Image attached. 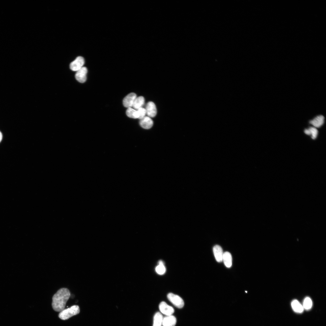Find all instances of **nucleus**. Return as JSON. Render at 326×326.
Instances as JSON below:
<instances>
[{"label": "nucleus", "instance_id": "1", "mask_svg": "<svg viewBox=\"0 0 326 326\" xmlns=\"http://www.w3.org/2000/svg\"><path fill=\"white\" fill-rule=\"evenodd\" d=\"M70 296V292L67 288L59 289L52 298V305L53 310L57 312H61L64 310Z\"/></svg>", "mask_w": 326, "mask_h": 326}, {"label": "nucleus", "instance_id": "2", "mask_svg": "<svg viewBox=\"0 0 326 326\" xmlns=\"http://www.w3.org/2000/svg\"><path fill=\"white\" fill-rule=\"evenodd\" d=\"M80 312L78 306L74 305L69 308L64 309L59 313L58 316L62 320H67L72 317L78 314Z\"/></svg>", "mask_w": 326, "mask_h": 326}, {"label": "nucleus", "instance_id": "3", "mask_svg": "<svg viewBox=\"0 0 326 326\" xmlns=\"http://www.w3.org/2000/svg\"><path fill=\"white\" fill-rule=\"evenodd\" d=\"M168 299L176 307L181 308L184 305V301L179 296L171 293L167 295Z\"/></svg>", "mask_w": 326, "mask_h": 326}, {"label": "nucleus", "instance_id": "4", "mask_svg": "<svg viewBox=\"0 0 326 326\" xmlns=\"http://www.w3.org/2000/svg\"><path fill=\"white\" fill-rule=\"evenodd\" d=\"M84 63L85 60L84 58L79 56L71 63L70 68L72 71H77L83 67Z\"/></svg>", "mask_w": 326, "mask_h": 326}, {"label": "nucleus", "instance_id": "5", "mask_svg": "<svg viewBox=\"0 0 326 326\" xmlns=\"http://www.w3.org/2000/svg\"><path fill=\"white\" fill-rule=\"evenodd\" d=\"M76 72L75 75L76 79L80 83L85 82L87 79V74L88 72L87 68L83 67Z\"/></svg>", "mask_w": 326, "mask_h": 326}, {"label": "nucleus", "instance_id": "6", "mask_svg": "<svg viewBox=\"0 0 326 326\" xmlns=\"http://www.w3.org/2000/svg\"><path fill=\"white\" fill-rule=\"evenodd\" d=\"M136 97V94L134 93H131L127 94L123 100V104L124 107L127 108L132 107Z\"/></svg>", "mask_w": 326, "mask_h": 326}, {"label": "nucleus", "instance_id": "7", "mask_svg": "<svg viewBox=\"0 0 326 326\" xmlns=\"http://www.w3.org/2000/svg\"><path fill=\"white\" fill-rule=\"evenodd\" d=\"M159 307L161 312L166 316L171 315L174 312L173 308L168 305L165 302H161L159 305Z\"/></svg>", "mask_w": 326, "mask_h": 326}, {"label": "nucleus", "instance_id": "8", "mask_svg": "<svg viewBox=\"0 0 326 326\" xmlns=\"http://www.w3.org/2000/svg\"><path fill=\"white\" fill-rule=\"evenodd\" d=\"M148 116L151 117H155L157 114V110L155 103L152 101L148 102L145 108Z\"/></svg>", "mask_w": 326, "mask_h": 326}, {"label": "nucleus", "instance_id": "9", "mask_svg": "<svg viewBox=\"0 0 326 326\" xmlns=\"http://www.w3.org/2000/svg\"><path fill=\"white\" fill-rule=\"evenodd\" d=\"M153 122L152 120L148 116H145L140 119L139 124L142 128L145 129L151 128L152 126Z\"/></svg>", "mask_w": 326, "mask_h": 326}, {"label": "nucleus", "instance_id": "10", "mask_svg": "<svg viewBox=\"0 0 326 326\" xmlns=\"http://www.w3.org/2000/svg\"><path fill=\"white\" fill-rule=\"evenodd\" d=\"M213 250L216 260L219 262H221L222 261L223 254L222 249L221 247L219 245H216L213 247Z\"/></svg>", "mask_w": 326, "mask_h": 326}, {"label": "nucleus", "instance_id": "11", "mask_svg": "<svg viewBox=\"0 0 326 326\" xmlns=\"http://www.w3.org/2000/svg\"><path fill=\"white\" fill-rule=\"evenodd\" d=\"M176 318L172 315L166 316L163 318V326H174L177 322Z\"/></svg>", "mask_w": 326, "mask_h": 326}, {"label": "nucleus", "instance_id": "12", "mask_svg": "<svg viewBox=\"0 0 326 326\" xmlns=\"http://www.w3.org/2000/svg\"><path fill=\"white\" fill-rule=\"evenodd\" d=\"M324 118L322 115H319L310 121V123L315 128H319L324 124Z\"/></svg>", "mask_w": 326, "mask_h": 326}, {"label": "nucleus", "instance_id": "13", "mask_svg": "<svg viewBox=\"0 0 326 326\" xmlns=\"http://www.w3.org/2000/svg\"><path fill=\"white\" fill-rule=\"evenodd\" d=\"M291 305L293 310L296 313H301L304 311L302 305L297 300H293L291 302Z\"/></svg>", "mask_w": 326, "mask_h": 326}, {"label": "nucleus", "instance_id": "14", "mask_svg": "<svg viewBox=\"0 0 326 326\" xmlns=\"http://www.w3.org/2000/svg\"><path fill=\"white\" fill-rule=\"evenodd\" d=\"M222 261L227 267L230 268L231 267L232 258L231 254L229 252L226 251L223 253Z\"/></svg>", "mask_w": 326, "mask_h": 326}, {"label": "nucleus", "instance_id": "15", "mask_svg": "<svg viewBox=\"0 0 326 326\" xmlns=\"http://www.w3.org/2000/svg\"><path fill=\"white\" fill-rule=\"evenodd\" d=\"M145 103V99L142 96L136 97L133 103V107L134 109L137 110L139 108L142 107Z\"/></svg>", "mask_w": 326, "mask_h": 326}, {"label": "nucleus", "instance_id": "16", "mask_svg": "<svg viewBox=\"0 0 326 326\" xmlns=\"http://www.w3.org/2000/svg\"><path fill=\"white\" fill-rule=\"evenodd\" d=\"M163 318L161 313L158 312H156L154 316L153 326H161Z\"/></svg>", "mask_w": 326, "mask_h": 326}, {"label": "nucleus", "instance_id": "17", "mask_svg": "<svg viewBox=\"0 0 326 326\" xmlns=\"http://www.w3.org/2000/svg\"><path fill=\"white\" fill-rule=\"evenodd\" d=\"M304 133L308 135H311L312 139H315L318 135V132L316 128L315 127H311L308 129L304 130Z\"/></svg>", "mask_w": 326, "mask_h": 326}, {"label": "nucleus", "instance_id": "18", "mask_svg": "<svg viewBox=\"0 0 326 326\" xmlns=\"http://www.w3.org/2000/svg\"><path fill=\"white\" fill-rule=\"evenodd\" d=\"M126 114L129 117L136 119L139 118V115L137 110L132 107L128 108L126 111Z\"/></svg>", "mask_w": 326, "mask_h": 326}, {"label": "nucleus", "instance_id": "19", "mask_svg": "<svg viewBox=\"0 0 326 326\" xmlns=\"http://www.w3.org/2000/svg\"><path fill=\"white\" fill-rule=\"evenodd\" d=\"M158 264L155 268V271L157 273L160 275H162L165 272L166 268L164 266V263L161 260L158 262Z\"/></svg>", "mask_w": 326, "mask_h": 326}, {"label": "nucleus", "instance_id": "20", "mask_svg": "<svg viewBox=\"0 0 326 326\" xmlns=\"http://www.w3.org/2000/svg\"><path fill=\"white\" fill-rule=\"evenodd\" d=\"M312 301L309 297H306L304 300L303 307L304 309L309 310L312 307Z\"/></svg>", "mask_w": 326, "mask_h": 326}, {"label": "nucleus", "instance_id": "21", "mask_svg": "<svg viewBox=\"0 0 326 326\" xmlns=\"http://www.w3.org/2000/svg\"><path fill=\"white\" fill-rule=\"evenodd\" d=\"M137 110L139 115V119H141L145 116V115L146 114L145 108L142 107Z\"/></svg>", "mask_w": 326, "mask_h": 326}, {"label": "nucleus", "instance_id": "22", "mask_svg": "<svg viewBox=\"0 0 326 326\" xmlns=\"http://www.w3.org/2000/svg\"><path fill=\"white\" fill-rule=\"evenodd\" d=\"M2 138V135L1 132L0 131V142L1 141Z\"/></svg>", "mask_w": 326, "mask_h": 326}]
</instances>
